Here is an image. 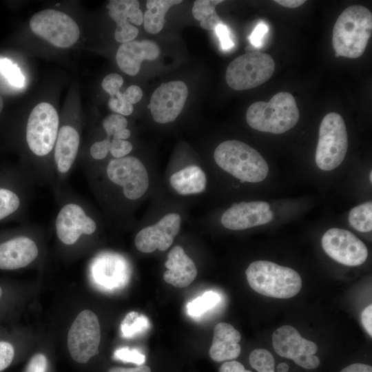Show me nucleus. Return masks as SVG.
<instances>
[{
    "mask_svg": "<svg viewBox=\"0 0 372 372\" xmlns=\"http://www.w3.org/2000/svg\"><path fill=\"white\" fill-rule=\"evenodd\" d=\"M372 32V14L364 6L347 8L337 19L332 32V45L336 56L356 59L361 56Z\"/></svg>",
    "mask_w": 372,
    "mask_h": 372,
    "instance_id": "obj_1",
    "label": "nucleus"
},
{
    "mask_svg": "<svg viewBox=\"0 0 372 372\" xmlns=\"http://www.w3.org/2000/svg\"><path fill=\"white\" fill-rule=\"evenodd\" d=\"M59 118L56 109L41 102L31 111L26 125L25 139L30 150L38 157H45L54 149Z\"/></svg>",
    "mask_w": 372,
    "mask_h": 372,
    "instance_id": "obj_7",
    "label": "nucleus"
},
{
    "mask_svg": "<svg viewBox=\"0 0 372 372\" xmlns=\"http://www.w3.org/2000/svg\"><path fill=\"white\" fill-rule=\"evenodd\" d=\"M276 3L289 8H298L306 2L304 0H276Z\"/></svg>",
    "mask_w": 372,
    "mask_h": 372,
    "instance_id": "obj_47",
    "label": "nucleus"
},
{
    "mask_svg": "<svg viewBox=\"0 0 372 372\" xmlns=\"http://www.w3.org/2000/svg\"><path fill=\"white\" fill-rule=\"evenodd\" d=\"M97 229V224L84 207L74 202L64 204L55 219L58 239L65 245L75 244L81 236H90Z\"/></svg>",
    "mask_w": 372,
    "mask_h": 372,
    "instance_id": "obj_12",
    "label": "nucleus"
},
{
    "mask_svg": "<svg viewBox=\"0 0 372 372\" xmlns=\"http://www.w3.org/2000/svg\"><path fill=\"white\" fill-rule=\"evenodd\" d=\"M182 3L181 0H148L147 10L143 14L145 30L150 34H157L163 28L165 16L169 8Z\"/></svg>",
    "mask_w": 372,
    "mask_h": 372,
    "instance_id": "obj_24",
    "label": "nucleus"
},
{
    "mask_svg": "<svg viewBox=\"0 0 372 372\" xmlns=\"http://www.w3.org/2000/svg\"><path fill=\"white\" fill-rule=\"evenodd\" d=\"M347 149L348 136L343 118L336 112L328 113L319 127L316 165L324 171L335 169L344 159Z\"/></svg>",
    "mask_w": 372,
    "mask_h": 372,
    "instance_id": "obj_5",
    "label": "nucleus"
},
{
    "mask_svg": "<svg viewBox=\"0 0 372 372\" xmlns=\"http://www.w3.org/2000/svg\"><path fill=\"white\" fill-rule=\"evenodd\" d=\"M123 84V77L116 73L107 74L104 77L101 83L103 89L110 95V97L114 96L120 92Z\"/></svg>",
    "mask_w": 372,
    "mask_h": 372,
    "instance_id": "obj_35",
    "label": "nucleus"
},
{
    "mask_svg": "<svg viewBox=\"0 0 372 372\" xmlns=\"http://www.w3.org/2000/svg\"><path fill=\"white\" fill-rule=\"evenodd\" d=\"M275 68L274 60L269 54L259 51L246 52L229 64L226 81L236 90L251 89L267 81Z\"/></svg>",
    "mask_w": 372,
    "mask_h": 372,
    "instance_id": "obj_6",
    "label": "nucleus"
},
{
    "mask_svg": "<svg viewBox=\"0 0 372 372\" xmlns=\"http://www.w3.org/2000/svg\"><path fill=\"white\" fill-rule=\"evenodd\" d=\"M268 32V26L265 23H258L254 28L249 39L250 43L256 48L261 46L263 38Z\"/></svg>",
    "mask_w": 372,
    "mask_h": 372,
    "instance_id": "obj_40",
    "label": "nucleus"
},
{
    "mask_svg": "<svg viewBox=\"0 0 372 372\" xmlns=\"http://www.w3.org/2000/svg\"><path fill=\"white\" fill-rule=\"evenodd\" d=\"M299 117L296 101L287 92L276 94L268 102L252 103L246 113L247 122L251 128L276 134L294 127Z\"/></svg>",
    "mask_w": 372,
    "mask_h": 372,
    "instance_id": "obj_3",
    "label": "nucleus"
},
{
    "mask_svg": "<svg viewBox=\"0 0 372 372\" xmlns=\"http://www.w3.org/2000/svg\"><path fill=\"white\" fill-rule=\"evenodd\" d=\"M107 372H152V371L148 366L141 365L134 368L114 366L110 368Z\"/></svg>",
    "mask_w": 372,
    "mask_h": 372,
    "instance_id": "obj_46",
    "label": "nucleus"
},
{
    "mask_svg": "<svg viewBox=\"0 0 372 372\" xmlns=\"http://www.w3.org/2000/svg\"><path fill=\"white\" fill-rule=\"evenodd\" d=\"M340 372H372V367L364 363H353L344 367Z\"/></svg>",
    "mask_w": 372,
    "mask_h": 372,
    "instance_id": "obj_45",
    "label": "nucleus"
},
{
    "mask_svg": "<svg viewBox=\"0 0 372 372\" xmlns=\"http://www.w3.org/2000/svg\"><path fill=\"white\" fill-rule=\"evenodd\" d=\"M180 223L178 214L165 215L154 225L147 226L137 233L134 239L136 249L143 253H152L156 249L166 251L178 234Z\"/></svg>",
    "mask_w": 372,
    "mask_h": 372,
    "instance_id": "obj_14",
    "label": "nucleus"
},
{
    "mask_svg": "<svg viewBox=\"0 0 372 372\" xmlns=\"http://www.w3.org/2000/svg\"><path fill=\"white\" fill-rule=\"evenodd\" d=\"M216 163L234 177L248 183H259L269 173V166L258 151L237 140L225 141L214 150Z\"/></svg>",
    "mask_w": 372,
    "mask_h": 372,
    "instance_id": "obj_2",
    "label": "nucleus"
},
{
    "mask_svg": "<svg viewBox=\"0 0 372 372\" xmlns=\"http://www.w3.org/2000/svg\"><path fill=\"white\" fill-rule=\"evenodd\" d=\"M273 216L267 202H240L227 209L223 214L220 222L227 229L242 230L267 224L273 219Z\"/></svg>",
    "mask_w": 372,
    "mask_h": 372,
    "instance_id": "obj_15",
    "label": "nucleus"
},
{
    "mask_svg": "<svg viewBox=\"0 0 372 372\" xmlns=\"http://www.w3.org/2000/svg\"><path fill=\"white\" fill-rule=\"evenodd\" d=\"M38 247L32 238L19 236L0 244V269L13 270L25 267L38 256Z\"/></svg>",
    "mask_w": 372,
    "mask_h": 372,
    "instance_id": "obj_18",
    "label": "nucleus"
},
{
    "mask_svg": "<svg viewBox=\"0 0 372 372\" xmlns=\"http://www.w3.org/2000/svg\"><path fill=\"white\" fill-rule=\"evenodd\" d=\"M80 145V135L72 125H64L59 130L54 145V162L60 176L67 175L75 162Z\"/></svg>",
    "mask_w": 372,
    "mask_h": 372,
    "instance_id": "obj_21",
    "label": "nucleus"
},
{
    "mask_svg": "<svg viewBox=\"0 0 372 372\" xmlns=\"http://www.w3.org/2000/svg\"><path fill=\"white\" fill-rule=\"evenodd\" d=\"M122 95L126 101L133 105L141 101L143 92L139 86L132 85L129 86Z\"/></svg>",
    "mask_w": 372,
    "mask_h": 372,
    "instance_id": "obj_42",
    "label": "nucleus"
},
{
    "mask_svg": "<svg viewBox=\"0 0 372 372\" xmlns=\"http://www.w3.org/2000/svg\"><path fill=\"white\" fill-rule=\"evenodd\" d=\"M14 355L13 346L9 342L0 341V371L11 364Z\"/></svg>",
    "mask_w": 372,
    "mask_h": 372,
    "instance_id": "obj_37",
    "label": "nucleus"
},
{
    "mask_svg": "<svg viewBox=\"0 0 372 372\" xmlns=\"http://www.w3.org/2000/svg\"><path fill=\"white\" fill-rule=\"evenodd\" d=\"M249 363L258 372H275V360L273 355L265 349H256L249 355Z\"/></svg>",
    "mask_w": 372,
    "mask_h": 372,
    "instance_id": "obj_31",
    "label": "nucleus"
},
{
    "mask_svg": "<svg viewBox=\"0 0 372 372\" xmlns=\"http://www.w3.org/2000/svg\"><path fill=\"white\" fill-rule=\"evenodd\" d=\"M240 340V332L231 324L218 323L214 329L213 340L209 351L210 358L216 362L238 358L241 352Z\"/></svg>",
    "mask_w": 372,
    "mask_h": 372,
    "instance_id": "obj_22",
    "label": "nucleus"
},
{
    "mask_svg": "<svg viewBox=\"0 0 372 372\" xmlns=\"http://www.w3.org/2000/svg\"><path fill=\"white\" fill-rule=\"evenodd\" d=\"M159 54L160 48L156 42L149 40H133L119 46L116 60L118 66L123 72L134 76L139 72L143 61L155 60Z\"/></svg>",
    "mask_w": 372,
    "mask_h": 372,
    "instance_id": "obj_17",
    "label": "nucleus"
},
{
    "mask_svg": "<svg viewBox=\"0 0 372 372\" xmlns=\"http://www.w3.org/2000/svg\"><path fill=\"white\" fill-rule=\"evenodd\" d=\"M169 183L180 195L197 194L205 189L207 177L199 166L189 165L174 173L169 178Z\"/></svg>",
    "mask_w": 372,
    "mask_h": 372,
    "instance_id": "obj_23",
    "label": "nucleus"
},
{
    "mask_svg": "<svg viewBox=\"0 0 372 372\" xmlns=\"http://www.w3.org/2000/svg\"><path fill=\"white\" fill-rule=\"evenodd\" d=\"M219 372H251L246 370L244 366L237 361H228L224 362L219 369Z\"/></svg>",
    "mask_w": 372,
    "mask_h": 372,
    "instance_id": "obj_44",
    "label": "nucleus"
},
{
    "mask_svg": "<svg viewBox=\"0 0 372 372\" xmlns=\"http://www.w3.org/2000/svg\"><path fill=\"white\" fill-rule=\"evenodd\" d=\"M289 371V366L285 362H281L276 366L277 372H287Z\"/></svg>",
    "mask_w": 372,
    "mask_h": 372,
    "instance_id": "obj_48",
    "label": "nucleus"
},
{
    "mask_svg": "<svg viewBox=\"0 0 372 372\" xmlns=\"http://www.w3.org/2000/svg\"><path fill=\"white\" fill-rule=\"evenodd\" d=\"M149 327L148 318L136 311L128 313L121 324V331L124 338H132L146 331Z\"/></svg>",
    "mask_w": 372,
    "mask_h": 372,
    "instance_id": "obj_28",
    "label": "nucleus"
},
{
    "mask_svg": "<svg viewBox=\"0 0 372 372\" xmlns=\"http://www.w3.org/2000/svg\"><path fill=\"white\" fill-rule=\"evenodd\" d=\"M223 2L222 0H197L192 10L194 17L200 21V26L207 30H214L223 24L221 18L216 11V6Z\"/></svg>",
    "mask_w": 372,
    "mask_h": 372,
    "instance_id": "obj_25",
    "label": "nucleus"
},
{
    "mask_svg": "<svg viewBox=\"0 0 372 372\" xmlns=\"http://www.w3.org/2000/svg\"><path fill=\"white\" fill-rule=\"evenodd\" d=\"M165 267L167 270L163 273V279L175 287H186L197 276L194 262L179 245L174 247L168 253Z\"/></svg>",
    "mask_w": 372,
    "mask_h": 372,
    "instance_id": "obj_20",
    "label": "nucleus"
},
{
    "mask_svg": "<svg viewBox=\"0 0 372 372\" xmlns=\"http://www.w3.org/2000/svg\"><path fill=\"white\" fill-rule=\"evenodd\" d=\"M105 173L111 183L122 189V193L127 200L141 198L149 187L147 169L135 156L112 159L107 165Z\"/></svg>",
    "mask_w": 372,
    "mask_h": 372,
    "instance_id": "obj_10",
    "label": "nucleus"
},
{
    "mask_svg": "<svg viewBox=\"0 0 372 372\" xmlns=\"http://www.w3.org/2000/svg\"><path fill=\"white\" fill-rule=\"evenodd\" d=\"M272 344L280 356L294 360L304 355H314L317 344L302 338L298 330L290 325L278 328L272 335Z\"/></svg>",
    "mask_w": 372,
    "mask_h": 372,
    "instance_id": "obj_19",
    "label": "nucleus"
},
{
    "mask_svg": "<svg viewBox=\"0 0 372 372\" xmlns=\"http://www.w3.org/2000/svg\"><path fill=\"white\" fill-rule=\"evenodd\" d=\"M132 143L127 140L112 139L109 152L114 158H118L127 156L132 150Z\"/></svg>",
    "mask_w": 372,
    "mask_h": 372,
    "instance_id": "obj_36",
    "label": "nucleus"
},
{
    "mask_svg": "<svg viewBox=\"0 0 372 372\" xmlns=\"http://www.w3.org/2000/svg\"><path fill=\"white\" fill-rule=\"evenodd\" d=\"M101 328L96 315L85 309L73 321L68 334V349L74 361L85 364L99 353Z\"/></svg>",
    "mask_w": 372,
    "mask_h": 372,
    "instance_id": "obj_9",
    "label": "nucleus"
},
{
    "mask_svg": "<svg viewBox=\"0 0 372 372\" xmlns=\"http://www.w3.org/2000/svg\"><path fill=\"white\" fill-rule=\"evenodd\" d=\"M361 320L363 327L370 337H372V304L367 306L361 314Z\"/></svg>",
    "mask_w": 372,
    "mask_h": 372,
    "instance_id": "obj_43",
    "label": "nucleus"
},
{
    "mask_svg": "<svg viewBox=\"0 0 372 372\" xmlns=\"http://www.w3.org/2000/svg\"><path fill=\"white\" fill-rule=\"evenodd\" d=\"M20 206L21 199L16 192L0 187V220L15 213Z\"/></svg>",
    "mask_w": 372,
    "mask_h": 372,
    "instance_id": "obj_30",
    "label": "nucleus"
},
{
    "mask_svg": "<svg viewBox=\"0 0 372 372\" xmlns=\"http://www.w3.org/2000/svg\"><path fill=\"white\" fill-rule=\"evenodd\" d=\"M293 361L296 364L306 369H314L320 365V359L315 355H301Z\"/></svg>",
    "mask_w": 372,
    "mask_h": 372,
    "instance_id": "obj_41",
    "label": "nucleus"
},
{
    "mask_svg": "<svg viewBox=\"0 0 372 372\" xmlns=\"http://www.w3.org/2000/svg\"><path fill=\"white\" fill-rule=\"evenodd\" d=\"M245 274L250 287L267 297L290 298L298 294L302 287V278L296 271L271 261L251 262Z\"/></svg>",
    "mask_w": 372,
    "mask_h": 372,
    "instance_id": "obj_4",
    "label": "nucleus"
},
{
    "mask_svg": "<svg viewBox=\"0 0 372 372\" xmlns=\"http://www.w3.org/2000/svg\"><path fill=\"white\" fill-rule=\"evenodd\" d=\"M219 294L213 291H207L187 304V313L197 317L214 308L220 301Z\"/></svg>",
    "mask_w": 372,
    "mask_h": 372,
    "instance_id": "obj_29",
    "label": "nucleus"
},
{
    "mask_svg": "<svg viewBox=\"0 0 372 372\" xmlns=\"http://www.w3.org/2000/svg\"><path fill=\"white\" fill-rule=\"evenodd\" d=\"M369 178H370V181L372 182V172H371V171L370 172Z\"/></svg>",
    "mask_w": 372,
    "mask_h": 372,
    "instance_id": "obj_50",
    "label": "nucleus"
},
{
    "mask_svg": "<svg viewBox=\"0 0 372 372\" xmlns=\"http://www.w3.org/2000/svg\"><path fill=\"white\" fill-rule=\"evenodd\" d=\"M321 243L329 257L347 266L360 265L368 257V249L364 242L346 229L331 228L327 230Z\"/></svg>",
    "mask_w": 372,
    "mask_h": 372,
    "instance_id": "obj_11",
    "label": "nucleus"
},
{
    "mask_svg": "<svg viewBox=\"0 0 372 372\" xmlns=\"http://www.w3.org/2000/svg\"><path fill=\"white\" fill-rule=\"evenodd\" d=\"M188 95L186 84L181 81L162 83L153 92L147 108L154 121L164 124L176 120Z\"/></svg>",
    "mask_w": 372,
    "mask_h": 372,
    "instance_id": "obj_13",
    "label": "nucleus"
},
{
    "mask_svg": "<svg viewBox=\"0 0 372 372\" xmlns=\"http://www.w3.org/2000/svg\"><path fill=\"white\" fill-rule=\"evenodd\" d=\"M137 0H111L107 5L109 17L116 23L114 38L119 43L133 41L138 34L136 27L141 25L143 14Z\"/></svg>",
    "mask_w": 372,
    "mask_h": 372,
    "instance_id": "obj_16",
    "label": "nucleus"
},
{
    "mask_svg": "<svg viewBox=\"0 0 372 372\" xmlns=\"http://www.w3.org/2000/svg\"><path fill=\"white\" fill-rule=\"evenodd\" d=\"M348 220L351 226L360 232L372 229V203L368 201L351 209Z\"/></svg>",
    "mask_w": 372,
    "mask_h": 372,
    "instance_id": "obj_27",
    "label": "nucleus"
},
{
    "mask_svg": "<svg viewBox=\"0 0 372 372\" xmlns=\"http://www.w3.org/2000/svg\"><path fill=\"white\" fill-rule=\"evenodd\" d=\"M0 72L8 79L9 83L16 87H22L25 84V78L19 68L6 59H0Z\"/></svg>",
    "mask_w": 372,
    "mask_h": 372,
    "instance_id": "obj_32",
    "label": "nucleus"
},
{
    "mask_svg": "<svg viewBox=\"0 0 372 372\" xmlns=\"http://www.w3.org/2000/svg\"><path fill=\"white\" fill-rule=\"evenodd\" d=\"M218 38L220 40L221 48L227 50L234 47V43L230 38V33L228 28L224 23L218 25L214 30Z\"/></svg>",
    "mask_w": 372,
    "mask_h": 372,
    "instance_id": "obj_39",
    "label": "nucleus"
},
{
    "mask_svg": "<svg viewBox=\"0 0 372 372\" xmlns=\"http://www.w3.org/2000/svg\"><path fill=\"white\" fill-rule=\"evenodd\" d=\"M114 358L116 360L125 362H132L138 366L142 365L145 361V356L136 349L123 347L116 349L114 352Z\"/></svg>",
    "mask_w": 372,
    "mask_h": 372,
    "instance_id": "obj_33",
    "label": "nucleus"
},
{
    "mask_svg": "<svg viewBox=\"0 0 372 372\" xmlns=\"http://www.w3.org/2000/svg\"><path fill=\"white\" fill-rule=\"evenodd\" d=\"M108 107L115 114L122 116L130 115L134 110L133 105L124 99L121 92L117 93L114 96L110 98Z\"/></svg>",
    "mask_w": 372,
    "mask_h": 372,
    "instance_id": "obj_34",
    "label": "nucleus"
},
{
    "mask_svg": "<svg viewBox=\"0 0 372 372\" xmlns=\"http://www.w3.org/2000/svg\"><path fill=\"white\" fill-rule=\"evenodd\" d=\"M3 101L1 98V96H0V112H1L2 109H3Z\"/></svg>",
    "mask_w": 372,
    "mask_h": 372,
    "instance_id": "obj_49",
    "label": "nucleus"
},
{
    "mask_svg": "<svg viewBox=\"0 0 372 372\" xmlns=\"http://www.w3.org/2000/svg\"><path fill=\"white\" fill-rule=\"evenodd\" d=\"M48 360L43 353H37L30 360L25 372H47Z\"/></svg>",
    "mask_w": 372,
    "mask_h": 372,
    "instance_id": "obj_38",
    "label": "nucleus"
},
{
    "mask_svg": "<svg viewBox=\"0 0 372 372\" xmlns=\"http://www.w3.org/2000/svg\"><path fill=\"white\" fill-rule=\"evenodd\" d=\"M102 125L107 134L103 141L109 147L112 139L126 140L131 135L130 130L127 128V121L121 114L108 115L103 119Z\"/></svg>",
    "mask_w": 372,
    "mask_h": 372,
    "instance_id": "obj_26",
    "label": "nucleus"
},
{
    "mask_svg": "<svg viewBox=\"0 0 372 372\" xmlns=\"http://www.w3.org/2000/svg\"><path fill=\"white\" fill-rule=\"evenodd\" d=\"M1 295H2V289H1V287H0V298H1Z\"/></svg>",
    "mask_w": 372,
    "mask_h": 372,
    "instance_id": "obj_51",
    "label": "nucleus"
},
{
    "mask_svg": "<svg viewBox=\"0 0 372 372\" xmlns=\"http://www.w3.org/2000/svg\"><path fill=\"white\" fill-rule=\"evenodd\" d=\"M30 27L34 34L61 48L72 46L80 36L79 28L72 18L52 9L35 13L30 20Z\"/></svg>",
    "mask_w": 372,
    "mask_h": 372,
    "instance_id": "obj_8",
    "label": "nucleus"
}]
</instances>
